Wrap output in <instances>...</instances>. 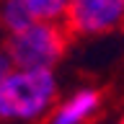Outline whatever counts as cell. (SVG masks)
<instances>
[{"label":"cell","instance_id":"6da1fadb","mask_svg":"<svg viewBox=\"0 0 124 124\" xmlns=\"http://www.w3.org/2000/svg\"><path fill=\"white\" fill-rule=\"evenodd\" d=\"M60 101V80L49 67H13L0 83V124H44Z\"/></svg>","mask_w":124,"mask_h":124},{"label":"cell","instance_id":"7a4b0ae2","mask_svg":"<svg viewBox=\"0 0 124 124\" xmlns=\"http://www.w3.org/2000/svg\"><path fill=\"white\" fill-rule=\"evenodd\" d=\"M72 34L62 21H31L26 29L3 36L13 67H49L54 70L67 54Z\"/></svg>","mask_w":124,"mask_h":124},{"label":"cell","instance_id":"3957f363","mask_svg":"<svg viewBox=\"0 0 124 124\" xmlns=\"http://www.w3.org/2000/svg\"><path fill=\"white\" fill-rule=\"evenodd\" d=\"M72 39H93L124 26V0H72L65 16Z\"/></svg>","mask_w":124,"mask_h":124},{"label":"cell","instance_id":"277c9868","mask_svg":"<svg viewBox=\"0 0 124 124\" xmlns=\"http://www.w3.org/2000/svg\"><path fill=\"white\" fill-rule=\"evenodd\" d=\"M98 111H101V91L83 85L57 101V106L49 111L44 124H91Z\"/></svg>","mask_w":124,"mask_h":124},{"label":"cell","instance_id":"5b68a950","mask_svg":"<svg viewBox=\"0 0 124 124\" xmlns=\"http://www.w3.org/2000/svg\"><path fill=\"white\" fill-rule=\"evenodd\" d=\"M36 21L26 0H0V34L10 36Z\"/></svg>","mask_w":124,"mask_h":124},{"label":"cell","instance_id":"8992f818","mask_svg":"<svg viewBox=\"0 0 124 124\" xmlns=\"http://www.w3.org/2000/svg\"><path fill=\"white\" fill-rule=\"evenodd\" d=\"M31 8L34 18L39 21H62L65 23V16H67V8L72 0H26Z\"/></svg>","mask_w":124,"mask_h":124},{"label":"cell","instance_id":"52a82bcc","mask_svg":"<svg viewBox=\"0 0 124 124\" xmlns=\"http://www.w3.org/2000/svg\"><path fill=\"white\" fill-rule=\"evenodd\" d=\"M13 70V62H10V57H8V52H5V44L0 41V83L5 80V75Z\"/></svg>","mask_w":124,"mask_h":124},{"label":"cell","instance_id":"ba28073f","mask_svg":"<svg viewBox=\"0 0 124 124\" xmlns=\"http://www.w3.org/2000/svg\"><path fill=\"white\" fill-rule=\"evenodd\" d=\"M122 124H124V119H122Z\"/></svg>","mask_w":124,"mask_h":124}]
</instances>
